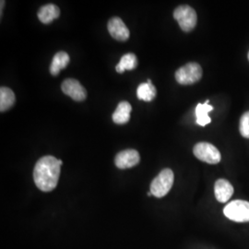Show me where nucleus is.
<instances>
[{
    "instance_id": "obj_1",
    "label": "nucleus",
    "mask_w": 249,
    "mask_h": 249,
    "mask_svg": "<svg viewBox=\"0 0 249 249\" xmlns=\"http://www.w3.org/2000/svg\"><path fill=\"white\" fill-rule=\"evenodd\" d=\"M62 164V160L50 155L39 159L34 170L36 187L44 192L53 190L57 186Z\"/></svg>"
},
{
    "instance_id": "obj_2",
    "label": "nucleus",
    "mask_w": 249,
    "mask_h": 249,
    "mask_svg": "<svg viewBox=\"0 0 249 249\" xmlns=\"http://www.w3.org/2000/svg\"><path fill=\"white\" fill-rule=\"evenodd\" d=\"M174 180L175 176L172 170L169 168L162 170L151 182V192L152 196L158 198L166 196L174 185Z\"/></svg>"
},
{
    "instance_id": "obj_3",
    "label": "nucleus",
    "mask_w": 249,
    "mask_h": 249,
    "mask_svg": "<svg viewBox=\"0 0 249 249\" xmlns=\"http://www.w3.org/2000/svg\"><path fill=\"white\" fill-rule=\"evenodd\" d=\"M224 215L236 223H249V202L246 200H233L226 205L223 210Z\"/></svg>"
},
{
    "instance_id": "obj_4",
    "label": "nucleus",
    "mask_w": 249,
    "mask_h": 249,
    "mask_svg": "<svg viewBox=\"0 0 249 249\" xmlns=\"http://www.w3.org/2000/svg\"><path fill=\"white\" fill-rule=\"evenodd\" d=\"M202 69L197 63H188L178 69L176 72V80L181 85H191L202 78Z\"/></svg>"
},
{
    "instance_id": "obj_5",
    "label": "nucleus",
    "mask_w": 249,
    "mask_h": 249,
    "mask_svg": "<svg viewBox=\"0 0 249 249\" xmlns=\"http://www.w3.org/2000/svg\"><path fill=\"white\" fill-rule=\"evenodd\" d=\"M174 18L178 20L182 31L191 32L196 25L197 16L196 11L188 5L179 6L174 11Z\"/></svg>"
},
{
    "instance_id": "obj_6",
    "label": "nucleus",
    "mask_w": 249,
    "mask_h": 249,
    "mask_svg": "<svg viewBox=\"0 0 249 249\" xmlns=\"http://www.w3.org/2000/svg\"><path fill=\"white\" fill-rule=\"evenodd\" d=\"M193 152L198 160L210 164H217L222 159L221 152L211 143H197L194 146Z\"/></svg>"
},
{
    "instance_id": "obj_7",
    "label": "nucleus",
    "mask_w": 249,
    "mask_h": 249,
    "mask_svg": "<svg viewBox=\"0 0 249 249\" xmlns=\"http://www.w3.org/2000/svg\"><path fill=\"white\" fill-rule=\"evenodd\" d=\"M61 89L66 95L71 97L76 102H82L87 98L86 89L77 80L68 79L64 80L61 84Z\"/></svg>"
},
{
    "instance_id": "obj_8",
    "label": "nucleus",
    "mask_w": 249,
    "mask_h": 249,
    "mask_svg": "<svg viewBox=\"0 0 249 249\" xmlns=\"http://www.w3.org/2000/svg\"><path fill=\"white\" fill-rule=\"evenodd\" d=\"M141 161L140 153L136 150H124L116 154L115 163L119 169H128L138 165Z\"/></svg>"
},
{
    "instance_id": "obj_9",
    "label": "nucleus",
    "mask_w": 249,
    "mask_h": 249,
    "mask_svg": "<svg viewBox=\"0 0 249 249\" xmlns=\"http://www.w3.org/2000/svg\"><path fill=\"white\" fill-rule=\"evenodd\" d=\"M107 28L111 36L117 41L124 42L128 40L130 36L129 30L124 24V21L118 17L111 18L107 24Z\"/></svg>"
},
{
    "instance_id": "obj_10",
    "label": "nucleus",
    "mask_w": 249,
    "mask_h": 249,
    "mask_svg": "<svg viewBox=\"0 0 249 249\" xmlns=\"http://www.w3.org/2000/svg\"><path fill=\"white\" fill-rule=\"evenodd\" d=\"M233 187L228 180L225 179H219L216 181L214 186V193L216 199L221 202L225 203L227 202L233 194Z\"/></svg>"
},
{
    "instance_id": "obj_11",
    "label": "nucleus",
    "mask_w": 249,
    "mask_h": 249,
    "mask_svg": "<svg viewBox=\"0 0 249 249\" xmlns=\"http://www.w3.org/2000/svg\"><path fill=\"white\" fill-rule=\"evenodd\" d=\"M59 16H60V9L53 4L45 5L41 7L38 11V18L44 24L51 23Z\"/></svg>"
},
{
    "instance_id": "obj_12",
    "label": "nucleus",
    "mask_w": 249,
    "mask_h": 249,
    "mask_svg": "<svg viewBox=\"0 0 249 249\" xmlns=\"http://www.w3.org/2000/svg\"><path fill=\"white\" fill-rule=\"evenodd\" d=\"M132 107L128 102H121L117 106L115 113L113 114V121L117 124H126L130 120V113Z\"/></svg>"
},
{
    "instance_id": "obj_13",
    "label": "nucleus",
    "mask_w": 249,
    "mask_h": 249,
    "mask_svg": "<svg viewBox=\"0 0 249 249\" xmlns=\"http://www.w3.org/2000/svg\"><path fill=\"white\" fill-rule=\"evenodd\" d=\"M70 61H71V58L69 53L64 51L55 53L53 55V60L50 66V70H49L50 73L53 76H57L62 70L68 67Z\"/></svg>"
},
{
    "instance_id": "obj_14",
    "label": "nucleus",
    "mask_w": 249,
    "mask_h": 249,
    "mask_svg": "<svg viewBox=\"0 0 249 249\" xmlns=\"http://www.w3.org/2000/svg\"><path fill=\"white\" fill-rule=\"evenodd\" d=\"M157 95V90L152 85L151 80H147L146 83H142L139 85L137 89V96L138 98L145 102H151Z\"/></svg>"
},
{
    "instance_id": "obj_15",
    "label": "nucleus",
    "mask_w": 249,
    "mask_h": 249,
    "mask_svg": "<svg viewBox=\"0 0 249 249\" xmlns=\"http://www.w3.org/2000/svg\"><path fill=\"white\" fill-rule=\"evenodd\" d=\"M213 110V107L209 105V100L204 104H197L196 107V124L205 126L212 122V118L209 116V113Z\"/></svg>"
},
{
    "instance_id": "obj_16",
    "label": "nucleus",
    "mask_w": 249,
    "mask_h": 249,
    "mask_svg": "<svg viewBox=\"0 0 249 249\" xmlns=\"http://www.w3.org/2000/svg\"><path fill=\"white\" fill-rule=\"evenodd\" d=\"M15 94L13 90L8 87L0 88V111L6 112L9 110L15 104Z\"/></svg>"
},
{
    "instance_id": "obj_17",
    "label": "nucleus",
    "mask_w": 249,
    "mask_h": 249,
    "mask_svg": "<svg viewBox=\"0 0 249 249\" xmlns=\"http://www.w3.org/2000/svg\"><path fill=\"white\" fill-rule=\"evenodd\" d=\"M138 67V58L132 53L124 54L116 67V71L124 73V71H132Z\"/></svg>"
},
{
    "instance_id": "obj_18",
    "label": "nucleus",
    "mask_w": 249,
    "mask_h": 249,
    "mask_svg": "<svg viewBox=\"0 0 249 249\" xmlns=\"http://www.w3.org/2000/svg\"><path fill=\"white\" fill-rule=\"evenodd\" d=\"M239 130L244 138L249 139V111L241 116Z\"/></svg>"
},
{
    "instance_id": "obj_19",
    "label": "nucleus",
    "mask_w": 249,
    "mask_h": 249,
    "mask_svg": "<svg viewBox=\"0 0 249 249\" xmlns=\"http://www.w3.org/2000/svg\"><path fill=\"white\" fill-rule=\"evenodd\" d=\"M147 195H148L149 196H151V195H152V194H151V191H150V192H148V194H147Z\"/></svg>"
},
{
    "instance_id": "obj_20",
    "label": "nucleus",
    "mask_w": 249,
    "mask_h": 249,
    "mask_svg": "<svg viewBox=\"0 0 249 249\" xmlns=\"http://www.w3.org/2000/svg\"><path fill=\"white\" fill-rule=\"evenodd\" d=\"M248 58H249V54H248Z\"/></svg>"
}]
</instances>
